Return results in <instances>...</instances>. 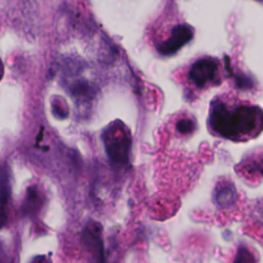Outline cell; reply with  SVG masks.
I'll list each match as a JSON object with an SVG mask.
<instances>
[{"label":"cell","mask_w":263,"mask_h":263,"mask_svg":"<svg viewBox=\"0 0 263 263\" xmlns=\"http://www.w3.org/2000/svg\"><path fill=\"white\" fill-rule=\"evenodd\" d=\"M210 125L223 138L240 140L263 128V111L256 106H228L223 102L213 105Z\"/></svg>","instance_id":"obj_1"},{"label":"cell","mask_w":263,"mask_h":263,"mask_svg":"<svg viewBox=\"0 0 263 263\" xmlns=\"http://www.w3.org/2000/svg\"><path fill=\"white\" fill-rule=\"evenodd\" d=\"M217 75L218 64L211 58H203L196 61L189 71V78L198 87H203L205 84L216 81Z\"/></svg>","instance_id":"obj_3"},{"label":"cell","mask_w":263,"mask_h":263,"mask_svg":"<svg viewBox=\"0 0 263 263\" xmlns=\"http://www.w3.org/2000/svg\"><path fill=\"white\" fill-rule=\"evenodd\" d=\"M177 127L180 133L188 134V133H191L193 129V122L188 118H184L178 122Z\"/></svg>","instance_id":"obj_8"},{"label":"cell","mask_w":263,"mask_h":263,"mask_svg":"<svg viewBox=\"0 0 263 263\" xmlns=\"http://www.w3.org/2000/svg\"><path fill=\"white\" fill-rule=\"evenodd\" d=\"M41 204L40 194L35 187H30L27 190L26 199L24 202V212L26 214H32L36 212Z\"/></svg>","instance_id":"obj_6"},{"label":"cell","mask_w":263,"mask_h":263,"mask_svg":"<svg viewBox=\"0 0 263 263\" xmlns=\"http://www.w3.org/2000/svg\"><path fill=\"white\" fill-rule=\"evenodd\" d=\"M108 156L115 163H126L130 147V137L121 123H113L103 134Z\"/></svg>","instance_id":"obj_2"},{"label":"cell","mask_w":263,"mask_h":263,"mask_svg":"<svg viewBox=\"0 0 263 263\" xmlns=\"http://www.w3.org/2000/svg\"><path fill=\"white\" fill-rule=\"evenodd\" d=\"M192 37L193 33L190 27L187 25H177L171 30L168 37L157 45V50L162 55L173 54Z\"/></svg>","instance_id":"obj_4"},{"label":"cell","mask_w":263,"mask_h":263,"mask_svg":"<svg viewBox=\"0 0 263 263\" xmlns=\"http://www.w3.org/2000/svg\"><path fill=\"white\" fill-rule=\"evenodd\" d=\"M9 199V191L7 186V178L3 172H0V228L7 221V206Z\"/></svg>","instance_id":"obj_5"},{"label":"cell","mask_w":263,"mask_h":263,"mask_svg":"<svg viewBox=\"0 0 263 263\" xmlns=\"http://www.w3.org/2000/svg\"><path fill=\"white\" fill-rule=\"evenodd\" d=\"M2 75H3V66H2V63L0 61V80L2 78Z\"/></svg>","instance_id":"obj_9"},{"label":"cell","mask_w":263,"mask_h":263,"mask_svg":"<svg viewBox=\"0 0 263 263\" xmlns=\"http://www.w3.org/2000/svg\"><path fill=\"white\" fill-rule=\"evenodd\" d=\"M90 87L87 83L78 82L73 86V92L77 97H87L90 93Z\"/></svg>","instance_id":"obj_7"}]
</instances>
